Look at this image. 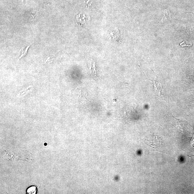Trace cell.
Wrapping results in <instances>:
<instances>
[{
    "label": "cell",
    "instance_id": "6da1fadb",
    "mask_svg": "<svg viewBox=\"0 0 194 194\" xmlns=\"http://www.w3.org/2000/svg\"><path fill=\"white\" fill-rule=\"evenodd\" d=\"M171 17L170 12L168 10H165L163 13V16L161 21V22H163L169 20Z\"/></svg>",
    "mask_w": 194,
    "mask_h": 194
},
{
    "label": "cell",
    "instance_id": "7a4b0ae2",
    "mask_svg": "<svg viewBox=\"0 0 194 194\" xmlns=\"http://www.w3.org/2000/svg\"><path fill=\"white\" fill-rule=\"evenodd\" d=\"M153 82H154L155 87L156 88V90L159 91V92H160L161 94H162V92L163 91V89H162L160 83L158 82V80H156L155 78L154 80H153Z\"/></svg>",
    "mask_w": 194,
    "mask_h": 194
},
{
    "label": "cell",
    "instance_id": "3957f363",
    "mask_svg": "<svg viewBox=\"0 0 194 194\" xmlns=\"http://www.w3.org/2000/svg\"><path fill=\"white\" fill-rule=\"evenodd\" d=\"M27 192L28 194H36V188L35 186H31L28 189Z\"/></svg>",
    "mask_w": 194,
    "mask_h": 194
}]
</instances>
